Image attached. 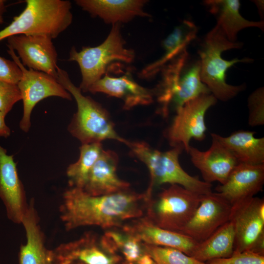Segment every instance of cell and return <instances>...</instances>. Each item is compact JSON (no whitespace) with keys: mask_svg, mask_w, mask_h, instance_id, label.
I'll use <instances>...</instances> for the list:
<instances>
[{"mask_svg":"<svg viewBox=\"0 0 264 264\" xmlns=\"http://www.w3.org/2000/svg\"><path fill=\"white\" fill-rule=\"evenodd\" d=\"M197 32V27L193 22L183 21L163 41V55L143 68L139 77L146 79L154 77L171 61L186 50L188 45L196 38Z\"/></svg>","mask_w":264,"mask_h":264,"instance_id":"obj_23","label":"cell"},{"mask_svg":"<svg viewBox=\"0 0 264 264\" xmlns=\"http://www.w3.org/2000/svg\"><path fill=\"white\" fill-rule=\"evenodd\" d=\"M72 264H81V263H73Z\"/></svg>","mask_w":264,"mask_h":264,"instance_id":"obj_38","label":"cell"},{"mask_svg":"<svg viewBox=\"0 0 264 264\" xmlns=\"http://www.w3.org/2000/svg\"><path fill=\"white\" fill-rule=\"evenodd\" d=\"M217 102L212 94H202L188 101L176 110L165 133L170 144L173 147L181 146L188 153L191 139L204 140L206 131L205 115Z\"/></svg>","mask_w":264,"mask_h":264,"instance_id":"obj_10","label":"cell"},{"mask_svg":"<svg viewBox=\"0 0 264 264\" xmlns=\"http://www.w3.org/2000/svg\"><path fill=\"white\" fill-rule=\"evenodd\" d=\"M58 82L74 98L77 111L68 126V131L82 143H101L112 139L127 145L129 141L120 136L108 111L102 105L82 93L79 87L71 81L67 72L58 67Z\"/></svg>","mask_w":264,"mask_h":264,"instance_id":"obj_4","label":"cell"},{"mask_svg":"<svg viewBox=\"0 0 264 264\" xmlns=\"http://www.w3.org/2000/svg\"><path fill=\"white\" fill-rule=\"evenodd\" d=\"M5 116L0 111V137L7 138L11 134V130L5 121Z\"/></svg>","mask_w":264,"mask_h":264,"instance_id":"obj_34","label":"cell"},{"mask_svg":"<svg viewBox=\"0 0 264 264\" xmlns=\"http://www.w3.org/2000/svg\"><path fill=\"white\" fill-rule=\"evenodd\" d=\"M202 195L177 184L171 185L147 202L143 217L154 225L181 233L199 205Z\"/></svg>","mask_w":264,"mask_h":264,"instance_id":"obj_8","label":"cell"},{"mask_svg":"<svg viewBox=\"0 0 264 264\" xmlns=\"http://www.w3.org/2000/svg\"><path fill=\"white\" fill-rule=\"evenodd\" d=\"M7 52L22 72L17 84L23 102V115L20 128L27 132L31 127L32 111L40 101L52 96L71 100L72 96L56 78L45 73L27 68L12 49L8 48Z\"/></svg>","mask_w":264,"mask_h":264,"instance_id":"obj_9","label":"cell"},{"mask_svg":"<svg viewBox=\"0 0 264 264\" xmlns=\"http://www.w3.org/2000/svg\"><path fill=\"white\" fill-rule=\"evenodd\" d=\"M91 93H103L121 99L123 109L129 110L138 106L148 105L153 102L154 89L145 88L133 79L130 73L111 76L107 73L89 88Z\"/></svg>","mask_w":264,"mask_h":264,"instance_id":"obj_18","label":"cell"},{"mask_svg":"<svg viewBox=\"0 0 264 264\" xmlns=\"http://www.w3.org/2000/svg\"><path fill=\"white\" fill-rule=\"evenodd\" d=\"M248 124L252 127L264 124V88H259L248 99Z\"/></svg>","mask_w":264,"mask_h":264,"instance_id":"obj_30","label":"cell"},{"mask_svg":"<svg viewBox=\"0 0 264 264\" xmlns=\"http://www.w3.org/2000/svg\"><path fill=\"white\" fill-rule=\"evenodd\" d=\"M254 132L238 131L224 137L212 133L216 138L234 155L239 163L264 164V138H257Z\"/></svg>","mask_w":264,"mask_h":264,"instance_id":"obj_24","label":"cell"},{"mask_svg":"<svg viewBox=\"0 0 264 264\" xmlns=\"http://www.w3.org/2000/svg\"><path fill=\"white\" fill-rule=\"evenodd\" d=\"M209 11L217 19L218 25L229 41L236 42L238 32L247 27L264 29L263 21L245 19L240 13V2L238 0H208L204 1Z\"/></svg>","mask_w":264,"mask_h":264,"instance_id":"obj_25","label":"cell"},{"mask_svg":"<svg viewBox=\"0 0 264 264\" xmlns=\"http://www.w3.org/2000/svg\"><path fill=\"white\" fill-rule=\"evenodd\" d=\"M118 156L111 150H103L82 189L88 194L102 196L129 189L130 183L117 175Z\"/></svg>","mask_w":264,"mask_h":264,"instance_id":"obj_19","label":"cell"},{"mask_svg":"<svg viewBox=\"0 0 264 264\" xmlns=\"http://www.w3.org/2000/svg\"><path fill=\"white\" fill-rule=\"evenodd\" d=\"M264 183V164L250 165L239 163L216 192L232 206L254 197L262 190Z\"/></svg>","mask_w":264,"mask_h":264,"instance_id":"obj_17","label":"cell"},{"mask_svg":"<svg viewBox=\"0 0 264 264\" xmlns=\"http://www.w3.org/2000/svg\"><path fill=\"white\" fill-rule=\"evenodd\" d=\"M255 3H256L257 6L258 8V10L259 11V13L260 14L262 15V13H263L264 11V2L262 0H255L254 1Z\"/></svg>","mask_w":264,"mask_h":264,"instance_id":"obj_36","label":"cell"},{"mask_svg":"<svg viewBox=\"0 0 264 264\" xmlns=\"http://www.w3.org/2000/svg\"><path fill=\"white\" fill-rule=\"evenodd\" d=\"M232 208V205L217 192L203 195L181 233L201 242L229 220Z\"/></svg>","mask_w":264,"mask_h":264,"instance_id":"obj_13","label":"cell"},{"mask_svg":"<svg viewBox=\"0 0 264 264\" xmlns=\"http://www.w3.org/2000/svg\"><path fill=\"white\" fill-rule=\"evenodd\" d=\"M121 25V23L112 25L106 39L96 46L83 47L80 51L72 47L68 61L76 62L79 65L82 76L79 88L82 92H88L94 83L102 78L112 62L130 64L134 61V51L126 47Z\"/></svg>","mask_w":264,"mask_h":264,"instance_id":"obj_7","label":"cell"},{"mask_svg":"<svg viewBox=\"0 0 264 264\" xmlns=\"http://www.w3.org/2000/svg\"><path fill=\"white\" fill-rule=\"evenodd\" d=\"M119 260L102 239L90 233L52 250V264H116Z\"/></svg>","mask_w":264,"mask_h":264,"instance_id":"obj_14","label":"cell"},{"mask_svg":"<svg viewBox=\"0 0 264 264\" xmlns=\"http://www.w3.org/2000/svg\"><path fill=\"white\" fill-rule=\"evenodd\" d=\"M5 1L0 0V24L3 22V15L5 12Z\"/></svg>","mask_w":264,"mask_h":264,"instance_id":"obj_35","label":"cell"},{"mask_svg":"<svg viewBox=\"0 0 264 264\" xmlns=\"http://www.w3.org/2000/svg\"><path fill=\"white\" fill-rule=\"evenodd\" d=\"M47 35H17L7 38L8 48L17 53L24 66L57 77L58 54Z\"/></svg>","mask_w":264,"mask_h":264,"instance_id":"obj_12","label":"cell"},{"mask_svg":"<svg viewBox=\"0 0 264 264\" xmlns=\"http://www.w3.org/2000/svg\"><path fill=\"white\" fill-rule=\"evenodd\" d=\"M75 3L91 16L108 24L128 22L137 17H148L145 0H76Z\"/></svg>","mask_w":264,"mask_h":264,"instance_id":"obj_21","label":"cell"},{"mask_svg":"<svg viewBox=\"0 0 264 264\" xmlns=\"http://www.w3.org/2000/svg\"><path fill=\"white\" fill-rule=\"evenodd\" d=\"M0 198L8 218L21 223L27 209L25 191L21 181L13 155L0 145Z\"/></svg>","mask_w":264,"mask_h":264,"instance_id":"obj_15","label":"cell"},{"mask_svg":"<svg viewBox=\"0 0 264 264\" xmlns=\"http://www.w3.org/2000/svg\"><path fill=\"white\" fill-rule=\"evenodd\" d=\"M145 244L178 249L191 256L198 242L185 234L154 225L143 216L121 227Z\"/></svg>","mask_w":264,"mask_h":264,"instance_id":"obj_20","label":"cell"},{"mask_svg":"<svg viewBox=\"0 0 264 264\" xmlns=\"http://www.w3.org/2000/svg\"><path fill=\"white\" fill-rule=\"evenodd\" d=\"M229 220L235 235L234 252L264 255V199L253 197L232 206Z\"/></svg>","mask_w":264,"mask_h":264,"instance_id":"obj_11","label":"cell"},{"mask_svg":"<svg viewBox=\"0 0 264 264\" xmlns=\"http://www.w3.org/2000/svg\"><path fill=\"white\" fill-rule=\"evenodd\" d=\"M103 150L101 143L82 144L78 160L66 169L71 188L83 189L89 172Z\"/></svg>","mask_w":264,"mask_h":264,"instance_id":"obj_27","label":"cell"},{"mask_svg":"<svg viewBox=\"0 0 264 264\" xmlns=\"http://www.w3.org/2000/svg\"><path fill=\"white\" fill-rule=\"evenodd\" d=\"M127 145L132 154L143 162L149 171L150 184L144 193L148 199L152 197L154 188L165 183L177 184L199 195L212 192L211 183L189 175L182 169L179 162L183 150L181 146L162 152L142 141H129Z\"/></svg>","mask_w":264,"mask_h":264,"instance_id":"obj_3","label":"cell"},{"mask_svg":"<svg viewBox=\"0 0 264 264\" xmlns=\"http://www.w3.org/2000/svg\"><path fill=\"white\" fill-rule=\"evenodd\" d=\"M120 228L106 231L101 238L113 252L122 254L127 262H136L146 254L144 243Z\"/></svg>","mask_w":264,"mask_h":264,"instance_id":"obj_28","label":"cell"},{"mask_svg":"<svg viewBox=\"0 0 264 264\" xmlns=\"http://www.w3.org/2000/svg\"><path fill=\"white\" fill-rule=\"evenodd\" d=\"M235 240L234 226L229 220L208 238L198 242L191 257L203 263L228 257L234 251Z\"/></svg>","mask_w":264,"mask_h":264,"instance_id":"obj_26","label":"cell"},{"mask_svg":"<svg viewBox=\"0 0 264 264\" xmlns=\"http://www.w3.org/2000/svg\"><path fill=\"white\" fill-rule=\"evenodd\" d=\"M208 150L201 151L190 146L188 154L193 165L200 172L204 181H218L223 184L239 164L232 154L212 136Z\"/></svg>","mask_w":264,"mask_h":264,"instance_id":"obj_16","label":"cell"},{"mask_svg":"<svg viewBox=\"0 0 264 264\" xmlns=\"http://www.w3.org/2000/svg\"><path fill=\"white\" fill-rule=\"evenodd\" d=\"M21 223L24 228L27 241L20 247L19 264H52V250L45 247L33 199L28 205Z\"/></svg>","mask_w":264,"mask_h":264,"instance_id":"obj_22","label":"cell"},{"mask_svg":"<svg viewBox=\"0 0 264 264\" xmlns=\"http://www.w3.org/2000/svg\"><path fill=\"white\" fill-rule=\"evenodd\" d=\"M241 42H232L228 40L221 28L216 25L206 35L198 51L200 62V78L211 94L217 100L228 101L245 88L244 85L233 86L226 82L227 69L238 63H250V58H235L226 60L221 53L231 49L241 48Z\"/></svg>","mask_w":264,"mask_h":264,"instance_id":"obj_5","label":"cell"},{"mask_svg":"<svg viewBox=\"0 0 264 264\" xmlns=\"http://www.w3.org/2000/svg\"><path fill=\"white\" fill-rule=\"evenodd\" d=\"M21 100V95L17 84L0 81L1 112L6 116L12 110L14 105Z\"/></svg>","mask_w":264,"mask_h":264,"instance_id":"obj_31","label":"cell"},{"mask_svg":"<svg viewBox=\"0 0 264 264\" xmlns=\"http://www.w3.org/2000/svg\"><path fill=\"white\" fill-rule=\"evenodd\" d=\"M147 202L145 193L129 189L93 196L82 189L70 187L63 194L60 218L67 231L86 226L120 228L127 220L143 217Z\"/></svg>","mask_w":264,"mask_h":264,"instance_id":"obj_1","label":"cell"},{"mask_svg":"<svg viewBox=\"0 0 264 264\" xmlns=\"http://www.w3.org/2000/svg\"><path fill=\"white\" fill-rule=\"evenodd\" d=\"M161 79L154 89L164 117L188 101L211 93L200 78L199 60L190 61L187 50L171 61L161 71Z\"/></svg>","mask_w":264,"mask_h":264,"instance_id":"obj_2","label":"cell"},{"mask_svg":"<svg viewBox=\"0 0 264 264\" xmlns=\"http://www.w3.org/2000/svg\"><path fill=\"white\" fill-rule=\"evenodd\" d=\"M123 264H137L136 263H135V262H127V263Z\"/></svg>","mask_w":264,"mask_h":264,"instance_id":"obj_37","label":"cell"},{"mask_svg":"<svg viewBox=\"0 0 264 264\" xmlns=\"http://www.w3.org/2000/svg\"><path fill=\"white\" fill-rule=\"evenodd\" d=\"M144 244L145 253L156 264H204L174 248Z\"/></svg>","mask_w":264,"mask_h":264,"instance_id":"obj_29","label":"cell"},{"mask_svg":"<svg viewBox=\"0 0 264 264\" xmlns=\"http://www.w3.org/2000/svg\"><path fill=\"white\" fill-rule=\"evenodd\" d=\"M25 7L11 22L0 31V42L17 35H47L56 38L71 24L70 1L26 0Z\"/></svg>","mask_w":264,"mask_h":264,"instance_id":"obj_6","label":"cell"},{"mask_svg":"<svg viewBox=\"0 0 264 264\" xmlns=\"http://www.w3.org/2000/svg\"><path fill=\"white\" fill-rule=\"evenodd\" d=\"M204 264H264V255L250 251L234 252L228 257L213 260Z\"/></svg>","mask_w":264,"mask_h":264,"instance_id":"obj_32","label":"cell"},{"mask_svg":"<svg viewBox=\"0 0 264 264\" xmlns=\"http://www.w3.org/2000/svg\"><path fill=\"white\" fill-rule=\"evenodd\" d=\"M21 76V70L13 60L0 56V81L17 84Z\"/></svg>","mask_w":264,"mask_h":264,"instance_id":"obj_33","label":"cell"}]
</instances>
